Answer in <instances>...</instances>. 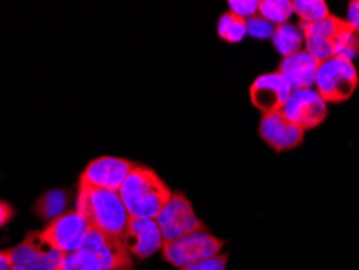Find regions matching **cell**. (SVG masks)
Wrapping results in <instances>:
<instances>
[{
    "label": "cell",
    "mask_w": 359,
    "mask_h": 270,
    "mask_svg": "<svg viewBox=\"0 0 359 270\" xmlns=\"http://www.w3.org/2000/svg\"><path fill=\"white\" fill-rule=\"evenodd\" d=\"M118 194L130 217L156 219L173 193L159 173L138 163L121 184Z\"/></svg>",
    "instance_id": "6da1fadb"
},
{
    "label": "cell",
    "mask_w": 359,
    "mask_h": 270,
    "mask_svg": "<svg viewBox=\"0 0 359 270\" xmlns=\"http://www.w3.org/2000/svg\"><path fill=\"white\" fill-rule=\"evenodd\" d=\"M13 215H15V210L12 205H10L7 201L0 199V229L7 225L8 222L13 219Z\"/></svg>",
    "instance_id": "484cf974"
},
{
    "label": "cell",
    "mask_w": 359,
    "mask_h": 270,
    "mask_svg": "<svg viewBox=\"0 0 359 270\" xmlns=\"http://www.w3.org/2000/svg\"><path fill=\"white\" fill-rule=\"evenodd\" d=\"M348 26L346 20L335 15L316 21V23H299V31L303 33L306 52L313 55L319 63L335 57V46L340 34Z\"/></svg>",
    "instance_id": "ba28073f"
},
{
    "label": "cell",
    "mask_w": 359,
    "mask_h": 270,
    "mask_svg": "<svg viewBox=\"0 0 359 270\" xmlns=\"http://www.w3.org/2000/svg\"><path fill=\"white\" fill-rule=\"evenodd\" d=\"M358 83V72L350 58L335 55L320 63L316 91L325 102H345L356 91Z\"/></svg>",
    "instance_id": "277c9868"
},
{
    "label": "cell",
    "mask_w": 359,
    "mask_h": 270,
    "mask_svg": "<svg viewBox=\"0 0 359 270\" xmlns=\"http://www.w3.org/2000/svg\"><path fill=\"white\" fill-rule=\"evenodd\" d=\"M257 15L267 20L269 23L285 25L293 15V2L290 0H261Z\"/></svg>",
    "instance_id": "d6986e66"
},
{
    "label": "cell",
    "mask_w": 359,
    "mask_h": 270,
    "mask_svg": "<svg viewBox=\"0 0 359 270\" xmlns=\"http://www.w3.org/2000/svg\"><path fill=\"white\" fill-rule=\"evenodd\" d=\"M121 241H123L131 256L146 259L162 250L163 236L156 219L130 217Z\"/></svg>",
    "instance_id": "4fadbf2b"
},
{
    "label": "cell",
    "mask_w": 359,
    "mask_h": 270,
    "mask_svg": "<svg viewBox=\"0 0 359 270\" xmlns=\"http://www.w3.org/2000/svg\"><path fill=\"white\" fill-rule=\"evenodd\" d=\"M81 250L94 254L100 262V266H102V270L133 267L131 254L118 236L89 229L88 235L84 236Z\"/></svg>",
    "instance_id": "7c38bea8"
},
{
    "label": "cell",
    "mask_w": 359,
    "mask_h": 270,
    "mask_svg": "<svg viewBox=\"0 0 359 270\" xmlns=\"http://www.w3.org/2000/svg\"><path fill=\"white\" fill-rule=\"evenodd\" d=\"M226 261H229V254L224 252V254H219V256L205 259V261L193 264V266L189 267H184L182 270H225Z\"/></svg>",
    "instance_id": "cb8c5ba5"
},
{
    "label": "cell",
    "mask_w": 359,
    "mask_h": 270,
    "mask_svg": "<svg viewBox=\"0 0 359 270\" xmlns=\"http://www.w3.org/2000/svg\"><path fill=\"white\" fill-rule=\"evenodd\" d=\"M293 13L299 17V23H316L332 15L324 0H293Z\"/></svg>",
    "instance_id": "ffe728a7"
},
{
    "label": "cell",
    "mask_w": 359,
    "mask_h": 270,
    "mask_svg": "<svg viewBox=\"0 0 359 270\" xmlns=\"http://www.w3.org/2000/svg\"><path fill=\"white\" fill-rule=\"evenodd\" d=\"M156 222L161 229L163 241H173L189 233L205 230L189 199L180 191L172 194L168 203L156 217Z\"/></svg>",
    "instance_id": "8992f818"
},
{
    "label": "cell",
    "mask_w": 359,
    "mask_h": 270,
    "mask_svg": "<svg viewBox=\"0 0 359 270\" xmlns=\"http://www.w3.org/2000/svg\"><path fill=\"white\" fill-rule=\"evenodd\" d=\"M68 194L60 189H52L41 196L38 203L34 205V212L44 220H54L55 217L63 214V209L67 205Z\"/></svg>",
    "instance_id": "ac0fdd59"
},
{
    "label": "cell",
    "mask_w": 359,
    "mask_h": 270,
    "mask_svg": "<svg viewBox=\"0 0 359 270\" xmlns=\"http://www.w3.org/2000/svg\"><path fill=\"white\" fill-rule=\"evenodd\" d=\"M259 2L261 0H230V12L245 20H250L259 12Z\"/></svg>",
    "instance_id": "603a6c76"
},
{
    "label": "cell",
    "mask_w": 359,
    "mask_h": 270,
    "mask_svg": "<svg viewBox=\"0 0 359 270\" xmlns=\"http://www.w3.org/2000/svg\"><path fill=\"white\" fill-rule=\"evenodd\" d=\"M259 135L277 152L294 149L304 140V130L292 123L282 110L262 114Z\"/></svg>",
    "instance_id": "5bb4252c"
},
{
    "label": "cell",
    "mask_w": 359,
    "mask_h": 270,
    "mask_svg": "<svg viewBox=\"0 0 359 270\" xmlns=\"http://www.w3.org/2000/svg\"><path fill=\"white\" fill-rule=\"evenodd\" d=\"M136 166L138 163L131 162L128 158L109 156L97 157L88 163L81 173L80 183L78 184L118 193V189L121 188L126 177L133 172Z\"/></svg>",
    "instance_id": "52a82bcc"
},
{
    "label": "cell",
    "mask_w": 359,
    "mask_h": 270,
    "mask_svg": "<svg viewBox=\"0 0 359 270\" xmlns=\"http://www.w3.org/2000/svg\"><path fill=\"white\" fill-rule=\"evenodd\" d=\"M89 229L91 227L78 210H70L50 220L42 231L57 250L68 254L80 250Z\"/></svg>",
    "instance_id": "8fae6325"
},
{
    "label": "cell",
    "mask_w": 359,
    "mask_h": 270,
    "mask_svg": "<svg viewBox=\"0 0 359 270\" xmlns=\"http://www.w3.org/2000/svg\"><path fill=\"white\" fill-rule=\"evenodd\" d=\"M115 270H133V267H123V269H115Z\"/></svg>",
    "instance_id": "83f0119b"
},
{
    "label": "cell",
    "mask_w": 359,
    "mask_h": 270,
    "mask_svg": "<svg viewBox=\"0 0 359 270\" xmlns=\"http://www.w3.org/2000/svg\"><path fill=\"white\" fill-rule=\"evenodd\" d=\"M12 267H13V264H12V256H10V251L8 250L0 251V270H8Z\"/></svg>",
    "instance_id": "4316f807"
},
{
    "label": "cell",
    "mask_w": 359,
    "mask_h": 270,
    "mask_svg": "<svg viewBox=\"0 0 359 270\" xmlns=\"http://www.w3.org/2000/svg\"><path fill=\"white\" fill-rule=\"evenodd\" d=\"M76 210L84 217L91 229L118 238L123 236L130 219L118 193L83 187V184H78Z\"/></svg>",
    "instance_id": "7a4b0ae2"
},
{
    "label": "cell",
    "mask_w": 359,
    "mask_h": 270,
    "mask_svg": "<svg viewBox=\"0 0 359 270\" xmlns=\"http://www.w3.org/2000/svg\"><path fill=\"white\" fill-rule=\"evenodd\" d=\"M272 41H273V46H276V49L280 52V55L283 58L297 54L304 44L303 33H301L299 28H297V26L292 23L277 25L276 29H273Z\"/></svg>",
    "instance_id": "2e32d148"
},
{
    "label": "cell",
    "mask_w": 359,
    "mask_h": 270,
    "mask_svg": "<svg viewBox=\"0 0 359 270\" xmlns=\"http://www.w3.org/2000/svg\"><path fill=\"white\" fill-rule=\"evenodd\" d=\"M358 52H359V50H358Z\"/></svg>",
    "instance_id": "f546056e"
},
{
    "label": "cell",
    "mask_w": 359,
    "mask_h": 270,
    "mask_svg": "<svg viewBox=\"0 0 359 270\" xmlns=\"http://www.w3.org/2000/svg\"><path fill=\"white\" fill-rule=\"evenodd\" d=\"M62 270H102V266L94 254L80 248L78 251L67 254Z\"/></svg>",
    "instance_id": "44dd1931"
},
{
    "label": "cell",
    "mask_w": 359,
    "mask_h": 270,
    "mask_svg": "<svg viewBox=\"0 0 359 270\" xmlns=\"http://www.w3.org/2000/svg\"><path fill=\"white\" fill-rule=\"evenodd\" d=\"M8 251L13 267L23 270H62L67 256L47 240L42 230L29 231L18 246Z\"/></svg>",
    "instance_id": "5b68a950"
},
{
    "label": "cell",
    "mask_w": 359,
    "mask_h": 270,
    "mask_svg": "<svg viewBox=\"0 0 359 270\" xmlns=\"http://www.w3.org/2000/svg\"><path fill=\"white\" fill-rule=\"evenodd\" d=\"M246 28H248V34L252 36V38L267 39V38H272L276 26H272V23H269L267 20H264L262 17H259V15H256V17L246 20Z\"/></svg>",
    "instance_id": "7402d4cb"
},
{
    "label": "cell",
    "mask_w": 359,
    "mask_h": 270,
    "mask_svg": "<svg viewBox=\"0 0 359 270\" xmlns=\"http://www.w3.org/2000/svg\"><path fill=\"white\" fill-rule=\"evenodd\" d=\"M319 67L320 63L313 55L301 49L297 54L282 58L278 72L288 79L293 89H308L316 84Z\"/></svg>",
    "instance_id": "9a60e30c"
},
{
    "label": "cell",
    "mask_w": 359,
    "mask_h": 270,
    "mask_svg": "<svg viewBox=\"0 0 359 270\" xmlns=\"http://www.w3.org/2000/svg\"><path fill=\"white\" fill-rule=\"evenodd\" d=\"M293 88L280 72L264 73L252 81L250 88L251 102L262 114L278 112L292 96Z\"/></svg>",
    "instance_id": "30bf717a"
},
{
    "label": "cell",
    "mask_w": 359,
    "mask_h": 270,
    "mask_svg": "<svg viewBox=\"0 0 359 270\" xmlns=\"http://www.w3.org/2000/svg\"><path fill=\"white\" fill-rule=\"evenodd\" d=\"M348 25L359 34V0H353L348 5Z\"/></svg>",
    "instance_id": "d4e9b609"
},
{
    "label": "cell",
    "mask_w": 359,
    "mask_h": 270,
    "mask_svg": "<svg viewBox=\"0 0 359 270\" xmlns=\"http://www.w3.org/2000/svg\"><path fill=\"white\" fill-rule=\"evenodd\" d=\"M8 270H23V269H20V267H12V269H8Z\"/></svg>",
    "instance_id": "f1b7e54d"
},
{
    "label": "cell",
    "mask_w": 359,
    "mask_h": 270,
    "mask_svg": "<svg viewBox=\"0 0 359 270\" xmlns=\"http://www.w3.org/2000/svg\"><path fill=\"white\" fill-rule=\"evenodd\" d=\"M217 34L220 39L229 42V44H238V42L245 39V36L248 34L246 20L229 10V12H225L219 18Z\"/></svg>",
    "instance_id": "e0dca14e"
},
{
    "label": "cell",
    "mask_w": 359,
    "mask_h": 270,
    "mask_svg": "<svg viewBox=\"0 0 359 270\" xmlns=\"http://www.w3.org/2000/svg\"><path fill=\"white\" fill-rule=\"evenodd\" d=\"M282 114L304 131L313 130L327 119V102L314 88L293 89Z\"/></svg>",
    "instance_id": "9c48e42d"
},
{
    "label": "cell",
    "mask_w": 359,
    "mask_h": 270,
    "mask_svg": "<svg viewBox=\"0 0 359 270\" xmlns=\"http://www.w3.org/2000/svg\"><path fill=\"white\" fill-rule=\"evenodd\" d=\"M224 246V240L210 235L209 231L199 230L178 238V240L163 241L162 256L168 264L182 270L196 262L205 261V259L219 256Z\"/></svg>",
    "instance_id": "3957f363"
}]
</instances>
